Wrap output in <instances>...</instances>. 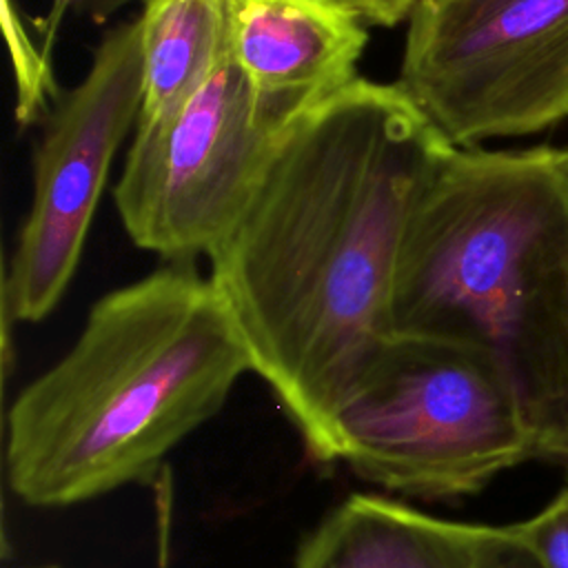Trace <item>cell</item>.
<instances>
[{"mask_svg":"<svg viewBox=\"0 0 568 568\" xmlns=\"http://www.w3.org/2000/svg\"><path fill=\"white\" fill-rule=\"evenodd\" d=\"M453 144L399 87L357 78L284 140L211 282L308 453L333 462V422L393 333L413 211Z\"/></svg>","mask_w":568,"mask_h":568,"instance_id":"obj_1","label":"cell"},{"mask_svg":"<svg viewBox=\"0 0 568 568\" xmlns=\"http://www.w3.org/2000/svg\"><path fill=\"white\" fill-rule=\"evenodd\" d=\"M246 346L211 277L169 262L102 295L73 346L7 415V479L33 508L149 481L224 406Z\"/></svg>","mask_w":568,"mask_h":568,"instance_id":"obj_2","label":"cell"},{"mask_svg":"<svg viewBox=\"0 0 568 568\" xmlns=\"http://www.w3.org/2000/svg\"><path fill=\"white\" fill-rule=\"evenodd\" d=\"M393 333L490 353L532 428L568 397L564 149L448 151L406 231Z\"/></svg>","mask_w":568,"mask_h":568,"instance_id":"obj_3","label":"cell"},{"mask_svg":"<svg viewBox=\"0 0 568 568\" xmlns=\"http://www.w3.org/2000/svg\"><path fill=\"white\" fill-rule=\"evenodd\" d=\"M537 457L508 371L486 351L393 335L333 422V462L390 493L448 499Z\"/></svg>","mask_w":568,"mask_h":568,"instance_id":"obj_4","label":"cell"},{"mask_svg":"<svg viewBox=\"0 0 568 568\" xmlns=\"http://www.w3.org/2000/svg\"><path fill=\"white\" fill-rule=\"evenodd\" d=\"M322 102L255 89L222 58L162 122L133 129L113 202L131 242L169 262L209 255L293 129Z\"/></svg>","mask_w":568,"mask_h":568,"instance_id":"obj_5","label":"cell"},{"mask_svg":"<svg viewBox=\"0 0 568 568\" xmlns=\"http://www.w3.org/2000/svg\"><path fill=\"white\" fill-rule=\"evenodd\" d=\"M399 87L459 149L568 118V0H417Z\"/></svg>","mask_w":568,"mask_h":568,"instance_id":"obj_6","label":"cell"},{"mask_svg":"<svg viewBox=\"0 0 568 568\" xmlns=\"http://www.w3.org/2000/svg\"><path fill=\"white\" fill-rule=\"evenodd\" d=\"M144 98L140 20L113 27L87 75L60 93L33 158V200L2 277V357L11 324L40 322L62 300L100 204L111 162Z\"/></svg>","mask_w":568,"mask_h":568,"instance_id":"obj_7","label":"cell"},{"mask_svg":"<svg viewBox=\"0 0 568 568\" xmlns=\"http://www.w3.org/2000/svg\"><path fill=\"white\" fill-rule=\"evenodd\" d=\"M362 22L346 0H233L229 51L255 89L324 102L357 80Z\"/></svg>","mask_w":568,"mask_h":568,"instance_id":"obj_8","label":"cell"},{"mask_svg":"<svg viewBox=\"0 0 568 568\" xmlns=\"http://www.w3.org/2000/svg\"><path fill=\"white\" fill-rule=\"evenodd\" d=\"M490 528L355 493L306 535L293 568H473Z\"/></svg>","mask_w":568,"mask_h":568,"instance_id":"obj_9","label":"cell"},{"mask_svg":"<svg viewBox=\"0 0 568 568\" xmlns=\"http://www.w3.org/2000/svg\"><path fill=\"white\" fill-rule=\"evenodd\" d=\"M144 98L135 129L169 118L226 58L233 0H140Z\"/></svg>","mask_w":568,"mask_h":568,"instance_id":"obj_10","label":"cell"},{"mask_svg":"<svg viewBox=\"0 0 568 568\" xmlns=\"http://www.w3.org/2000/svg\"><path fill=\"white\" fill-rule=\"evenodd\" d=\"M2 16L16 71V120L22 124H33L44 115L51 100L49 95L60 98V91L53 82L51 60L42 53V47L31 40L20 13L13 9V0H2Z\"/></svg>","mask_w":568,"mask_h":568,"instance_id":"obj_11","label":"cell"},{"mask_svg":"<svg viewBox=\"0 0 568 568\" xmlns=\"http://www.w3.org/2000/svg\"><path fill=\"white\" fill-rule=\"evenodd\" d=\"M513 530L544 568H568V486Z\"/></svg>","mask_w":568,"mask_h":568,"instance_id":"obj_12","label":"cell"},{"mask_svg":"<svg viewBox=\"0 0 568 568\" xmlns=\"http://www.w3.org/2000/svg\"><path fill=\"white\" fill-rule=\"evenodd\" d=\"M129 2H135V0H51V7L47 11L44 20L40 22L42 53L51 60L60 27L69 16H84L100 24Z\"/></svg>","mask_w":568,"mask_h":568,"instance_id":"obj_13","label":"cell"},{"mask_svg":"<svg viewBox=\"0 0 568 568\" xmlns=\"http://www.w3.org/2000/svg\"><path fill=\"white\" fill-rule=\"evenodd\" d=\"M473 568H544L513 526H493Z\"/></svg>","mask_w":568,"mask_h":568,"instance_id":"obj_14","label":"cell"},{"mask_svg":"<svg viewBox=\"0 0 568 568\" xmlns=\"http://www.w3.org/2000/svg\"><path fill=\"white\" fill-rule=\"evenodd\" d=\"M537 457L559 464L568 475V402L537 428Z\"/></svg>","mask_w":568,"mask_h":568,"instance_id":"obj_15","label":"cell"},{"mask_svg":"<svg viewBox=\"0 0 568 568\" xmlns=\"http://www.w3.org/2000/svg\"><path fill=\"white\" fill-rule=\"evenodd\" d=\"M364 22H373L379 27H395L399 22H408L417 0H346Z\"/></svg>","mask_w":568,"mask_h":568,"instance_id":"obj_16","label":"cell"},{"mask_svg":"<svg viewBox=\"0 0 568 568\" xmlns=\"http://www.w3.org/2000/svg\"><path fill=\"white\" fill-rule=\"evenodd\" d=\"M564 171H566V180H568V149H564Z\"/></svg>","mask_w":568,"mask_h":568,"instance_id":"obj_17","label":"cell"},{"mask_svg":"<svg viewBox=\"0 0 568 568\" xmlns=\"http://www.w3.org/2000/svg\"><path fill=\"white\" fill-rule=\"evenodd\" d=\"M40 568H58V566H40Z\"/></svg>","mask_w":568,"mask_h":568,"instance_id":"obj_18","label":"cell"}]
</instances>
